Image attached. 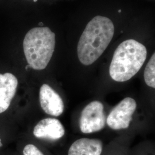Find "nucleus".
I'll return each instance as SVG.
<instances>
[{
    "label": "nucleus",
    "instance_id": "6",
    "mask_svg": "<svg viewBox=\"0 0 155 155\" xmlns=\"http://www.w3.org/2000/svg\"><path fill=\"white\" fill-rule=\"evenodd\" d=\"M40 106L45 113L58 117L63 113L64 105L61 97L47 84H43L40 89Z\"/></svg>",
    "mask_w": 155,
    "mask_h": 155
},
{
    "label": "nucleus",
    "instance_id": "4",
    "mask_svg": "<svg viewBox=\"0 0 155 155\" xmlns=\"http://www.w3.org/2000/svg\"><path fill=\"white\" fill-rule=\"evenodd\" d=\"M106 123L103 104L94 101L83 109L79 119V127L82 133L89 134L100 131L105 127Z\"/></svg>",
    "mask_w": 155,
    "mask_h": 155
},
{
    "label": "nucleus",
    "instance_id": "5",
    "mask_svg": "<svg viewBox=\"0 0 155 155\" xmlns=\"http://www.w3.org/2000/svg\"><path fill=\"white\" fill-rule=\"evenodd\" d=\"M136 107L134 99L130 97L124 98L111 111L106 119L107 125L114 130L127 129L132 120Z\"/></svg>",
    "mask_w": 155,
    "mask_h": 155
},
{
    "label": "nucleus",
    "instance_id": "8",
    "mask_svg": "<svg viewBox=\"0 0 155 155\" xmlns=\"http://www.w3.org/2000/svg\"><path fill=\"white\" fill-rule=\"evenodd\" d=\"M17 86L18 80L13 74L9 72L0 74V114L9 108Z\"/></svg>",
    "mask_w": 155,
    "mask_h": 155
},
{
    "label": "nucleus",
    "instance_id": "13",
    "mask_svg": "<svg viewBox=\"0 0 155 155\" xmlns=\"http://www.w3.org/2000/svg\"><path fill=\"white\" fill-rule=\"evenodd\" d=\"M2 146V144L1 143V139H0V147H1Z\"/></svg>",
    "mask_w": 155,
    "mask_h": 155
},
{
    "label": "nucleus",
    "instance_id": "11",
    "mask_svg": "<svg viewBox=\"0 0 155 155\" xmlns=\"http://www.w3.org/2000/svg\"><path fill=\"white\" fill-rule=\"evenodd\" d=\"M24 155H45L35 145L33 144L27 145L23 150Z\"/></svg>",
    "mask_w": 155,
    "mask_h": 155
},
{
    "label": "nucleus",
    "instance_id": "2",
    "mask_svg": "<svg viewBox=\"0 0 155 155\" xmlns=\"http://www.w3.org/2000/svg\"><path fill=\"white\" fill-rule=\"evenodd\" d=\"M147 56L146 47L139 41L133 39L123 41L115 50L111 61V79L118 82L129 80L139 72Z\"/></svg>",
    "mask_w": 155,
    "mask_h": 155
},
{
    "label": "nucleus",
    "instance_id": "3",
    "mask_svg": "<svg viewBox=\"0 0 155 155\" xmlns=\"http://www.w3.org/2000/svg\"><path fill=\"white\" fill-rule=\"evenodd\" d=\"M55 34L48 27H36L26 34L23 49L28 65L36 70L48 66L55 48Z\"/></svg>",
    "mask_w": 155,
    "mask_h": 155
},
{
    "label": "nucleus",
    "instance_id": "12",
    "mask_svg": "<svg viewBox=\"0 0 155 155\" xmlns=\"http://www.w3.org/2000/svg\"><path fill=\"white\" fill-rule=\"evenodd\" d=\"M43 22H40L39 24V27H43Z\"/></svg>",
    "mask_w": 155,
    "mask_h": 155
},
{
    "label": "nucleus",
    "instance_id": "10",
    "mask_svg": "<svg viewBox=\"0 0 155 155\" xmlns=\"http://www.w3.org/2000/svg\"><path fill=\"white\" fill-rule=\"evenodd\" d=\"M144 81L151 88H155V54L151 56L144 71Z\"/></svg>",
    "mask_w": 155,
    "mask_h": 155
},
{
    "label": "nucleus",
    "instance_id": "15",
    "mask_svg": "<svg viewBox=\"0 0 155 155\" xmlns=\"http://www.w3.org/2000/svg\"><path fill=\"white\" fill-rule=\"evenodd\" d=\"M37 1H38V0H33V1H34V2H36Z\"/></svg>",
    "mask_w": 155,
    "mask_h": 155
},
{
    "label": "nucleus",
    "instance_id": "7",
    "mask_svg": "<svg viewBox=\"0 0 155 155\" xmlns=\"http://www.w3.org/2000/svg\"><path fill=\"white\" fill-rule=\"evenodd\" d=\"M33 135L39 139L57 140L65 134V129L59 120L47 118L38 122L33 129Z\"/></svg>",
    "mask_w": 155,
    "mask_h": 155
},
{
    "label": "nucleus",
    "instance_id": "9",
    "mask_svg": "<svg viewBox=\"0 0 155 155\" xmlns=\"http://www.w3.org/2000/svg\"><path fill=\"white\" fill-rule=\"evenodd\" d=\"M102 150L103 144L100 140L82 138L72 143L68 155H101Z\"/></svg>",
    "mask_w": 155,
    "mask_h": 155
},
{
    "label": "nucleus",
    "instance_id": "14",
    "mask_svg": "<svg viewBox=\"0 0 155 155\" xmlns=\"http://www.w3.org/2000/svg\"><path fill=\"white\" fill-rule=\"evenodd\" d=\"M118 12H119V13H120V12H121V10H119V11H118Z\"/></svg>",
    "mask_w": 155,
    "mask_h": 155
},
{
    "label": "nucleus",
    "instance_id": "1",
    "mask_svg": "<svg viewBox=\"0 0 155 155\" xmlns=\"http://www.w3.org/2000/svg\"><path fill=\"white\" fill-rule=\"evenodd\" d=\"M114 33L110 19L97 16L87 24L77 47L78 56L83 65L89 66L96 61L110 44Z\"/></svg>",
    "mask_w": 155,
    "mask_h": 155
}]
</instances>
